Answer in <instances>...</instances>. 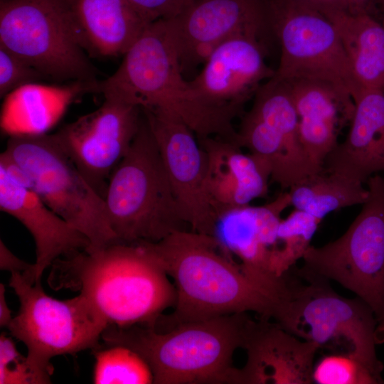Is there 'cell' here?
Masks as SVG:
<instances>
[{
    "label": "cell",
    "instance_id": "6da1fadb",
    "mask_svg": "<svg viewBox=\"0 0 384 384\" xmlns=\"http://www.w3.org/2000/svg\"><path fill=\"white\" fill-rule=\"evenodd\" d=\"M148 245L176 293L174 311L155 326L164 324L167 330L181 323L250 312L280 326L286 323L290 300L249 277L213 236L186 229Z\"/></svg>",
    "mask_w": 384,
    "mask_h": 384
},
{
    "label": "cell",
    "instance_id": "7a4b0ae2",
    "mask_svg": "<svg viewBox=\"0 0 384 384\" xmlns=\"http://www.w3.org/2000/svg\"><path fill=\"white\" fill-rule=\"evenodd\" d=\"M50 284L77 290L107 325L154 326L176 288L147 242L83 250L51 265Z\"/></svg>",
    "mask_w": 384,
    "mask_h": 384
},
{
    "label": "cell",
    "instance_id": "3957f363",
    "mask_svg": "<svg viewBox=\"0 0 384 384\" xmlns=\"http://www.w3.org/2000/svg\"><path fill=\"white\" fill-rule=\"evenodd\" d=\"M97 92L142 110L172 114L197 137L235 141L233 122L238 113L208 103L185 80L168 20L148 24L117 70L99 82Z\"/></svg>",
    "mask_w": 384,
    "mask_h": 384
},
{
    "label": "cell",
    "instance_id": "277c9868",
    "mask_svg": "<svg viewBox=\"0 0 384 384\" xmlns=\"http://www.w3.org/2000/svg\"><path fill=\"white\" fill-rule=\"evenodd\" d=\"M248 313L188 321L167 330L146 325L107 326L105 346L120 345L148 364L156 384H240L233 364L244 343Z\"/></svg>",
    "mask_w": 384,
    "mask_h": 384
},
{
    "label": "cell",
    "instance_id": "5b68a950",
    "mask_svg": "<svg viewBox=\"0 0 384 384\" xmlns=\"http://www.w3.org/2000/svg\"><path fill=\"white\" fill-rule=\"evenodd\" d=\"M104 201L116 244L156 242L186 230L144 112L127 153L110 177Z\"/></svg>",
    "mask_w": 384,
    "mask_h": 384
},
{
    "label": "cell",
    "instance_id": "8992f818",
    "mask_svg": "<svg viewBox=\"0 0 384 384\" xmlns=\"http://www.w3.org/2000/svg\"><path fill=\"white\" fill-rule=\"evenodd\" d=\"M3 153L23 170L28 188L85 236L88 250L116 245L104 198L85 179L54 134H15Z\"/></svg>",
    "mask_w": 384,
    "mask_h": 384
},
{
    "label": "cell",
    "instance_id": "52a82bcc",
    "mask_svg": "<svg viewBox=\"0 0 384 384\" xmlns=\"http://www.w3.org/2000/svg\"><path fill=\"white\" fill-rule=\"evenodd\" d=\"M9 285L19 309L8 329L27 348L30 366L50 383V360L101 346L107 323L85 297L59 300L48 295L41 284H31L21 272H12Z\"/></svg>",
    "mask_w": 384,
    "mask_h": 384
},
{
    "label": "cell",
    "instance_id": "ba28073f",
    "mask_svg": "<svg viewBox=\"0 0 384 384\" xmlns=\"http://www.w3.org/2000/svg\"><path fill=\"white\" fill-rule=\"evenodd\" d=\"M272 31L280 46L274 77L326 86L346 105L364 89L356 78L337 31L320 12L289 0H268Z\"/></svg>",
    "mask_w": 384,
    "mask_h": 384
},
{
    "label": "cell",
    "instance_id": "9c48e42d",
    "mask_svg": "<svg viewBox=\"0 0 384 384\" xmlns=\"http://www.w3.org/2000/svg\"><path fill=\"white\" fill-rule=\"evenodd\" d=\"M367 200L346 231L322 246L311 245L299 270L335 281L353 292L384 320V178L366 182Z\"/></svg>",
    "mask_w": 384,
    "mask_h": 384
},
{
    "label": "cell",
    "instance_id": "30bf717a",
    "mask_svg": "<svg viewBox=\"0 0 384 384\" xmlns=\"http://www.w3.org/2000/svg\"><path fill=\"white\" fill-rule=\"evenodd\" d=\"M0 45L48 80L97 90V70L69 32L56 0H0Z\"/></svg>",
    "mask_w": 384,
    "mask_h": 384
},
{
    "label": "cell",
    "instance_id": "8fae6325",
    "mask_svg": "<svg viewBox=\"0 0 384 384\" xmlns=\"http://www.w3.org/2000/svg\"><path fill=\"white\" fill-rule=\"evenodd\" d=\"M295 270L284 329L315 343L319 348L353 353L383 369L376 354L378 321L372 309L358 297L348 299L339 295L329 280Z\"/></svg>",
    "mask_w": 384,
    "mask_h": 384
},
{
    "label": "cell",
    "instance_id": "7c38bea8",
    "mask_svg": "<svg viewBox=\"0 0 384 384\" xmlns=\"http://www.w3.org/2000/svg\"><path fill=\"white\" fill-rule=\"evenodd\" d=\"M289 206V192H284L262 206L249 204L223 210L210 235L245 273L287 300L291 299L292 274L279 273L277 229L282 213Z\"/></svg>",
    "mask_w": 384,
    "mask_h": 384
},
{
    "label": "cell",
    "instance_id": "4fadbf2b",
    "mask_svg": "<svg viewBox=\"0 0 384 384\" xmlns=\"http://www.w3.org/2000/svg\"><path fill=\"white\" fill-rule=\"evenodd\" d=\"M104 100L97 110L54 133L64 152L103 198L110 177L127 153L143 114L135 104Z\"/></svg>",
    "mask_w": 384,
    "mask_h": 384
},
{
    "label": "cell",
    "instance_id": "5bb4252c",
    "mask_svg": "<svg viewBox=\"0 0 384 384\" xmlns=\"http://www.w3.org/2000/svg\"><path fill=\"white\" fill-rule=\"evenodd\" d=\"M183 73L203 64L212 50L239 34L266 43L274 36L268 0H193L168 20Z\"/></svg>",
    "mask_w": 384,
    "mask_h": 384
},
{
    "label": "cell",
    "instance_id": "9a60e30c",
    "mask_svg": "<svg viewBox=\"0 0 384 384\" xmlns=\"http://www.w3.org/2000/svg\"><path fill=\"white\" fill-rule=\"evenodd\" d=\"M142 111L184 221L191 230L211 235L218 213L207 191L206 155L197 136L172 114Z\"/></svg>",
    "mask_w": 384,
    "mask_h": 384
},
{
    "label": "cell",
    "instance_id": "2e32d148",
    "mask_svg": "<svg viewBox=\"0 0 384 384\" xmlns=\"http://www.w3.org/2000/svg\"><path fill=\"white\" fill-rule=\"evenodd\" d=\"M265 42L239 34L216 46L199 74L189 81L208 103L240 113L259 87L274 75L266 64Z\"/></svg>",
    "mask_w": 384,
    "mask_h": 384
},
{
    "label": "cell",
    "instance_id": "e0dca14e",
    "mask_svg": "<svg viewBox=\"0 0 384 384\" xmlns=\"http://www.w3.org/2000/svg\"><path fill=\"white\" fill-rule=\"evenodd\" d=\"M250 319L242 348L245 365L240 384H311L319 346L300 338L270 319Z\"/></svg>",
    "mask_w": 384,
    "mask_h": 384
},
{
    "label": "cell",
    "instance_id": "ac0fdd59",
    "mask_svg": "<svg viewBox=\"0 0 384 384\" xmlns=\"http://www.w3.org/2000/svg\"><path fill=\"white\" fill-rule=\"evenodd\" d=\"M0 209L18 220L33 238L36 261L22 273L31 284L41 283L45 270L58 259L90 247L85 235L50 209L33 191L15 182L1 169Z\"/></svg>",
    "mask_w": 384,
    "mask_h": 384
},
{
    "label": "cell",
    "instance_id": "d6986e66",
    "mask_svg": "<svg viewBox=\"0 0 384 384\" xmlns=\"http://www.w3.org/2000/svg\"><path fill=\"white\" fill-rule=\"evenodd\" d=\"M71 36L92 58L124 55L150 23L127 0H56Z\"/></svg>",
    "mask_w": 384,
    "mask_h": 384
},
{
    "label": "cell",
    "instance_id": "ffe728a7",
    "mask_svg": "<svg viewBox=\"0 0 384 384\" xmlns=\"http://www.w3.org/2000/svg\"><path fill=\"white\" fill-rule=\"evenodd\" d=\"M353 101L346 137L327 156L323 168L365 183L384 171V90L363 89Z\"/></svg>",
    "mask_w": 384,
    "mask_h": 384
},
{
    "label": "cell",
    "instance_id": "44dd1931",
    "mask_svg": "<svg viewBox=\"0 0 384 384\" xmlns=\"http://www.w3.org/2000/svg\"><path fill=\"white\" fill-rule=\"evenodd\" d=\"M197 138L206 155V188L218 215L267 194L270 173L261 161L232 142Z\"/></svg>",
    "mask_w": 384,
    "mask_h": 384
},
{
    "label": "cell",
    "instance_id": "7402d4cb",
    "mask_svg": "<svg viewBox=\"0 0 384 384\" xmlns=\"http://www.w3.org/2000/svg\"><path fill=\"white\" fill-rule=\"evenodd\" d=\"M285 82L298 114L302 146L311 161L322 169L326 158L339 142V129L346 122L350 124L354 107L321 84L303 80Z\"/></svg>",
    "mask_w": 384,
    "mask_h": 384
},
{
    "label": "cell",
    "instance_id": "603a6c76",
    "mask_svg": "<svg viewBox=\"0 0 384 384\" xmlns=\"http://www.w3.org/2000/svg\"><path fill=\"white\" fill-rule=\"evenodd\" d=\"M335 26L354 75L364 89L384 90V26L367 11H341L327 17Z\"/></svg>",
    "mask_w": 384,
    "mask_h": 384
},
{
    "label": "cell",
    "instance_id": "cb8c5ba5",
    "mask_svg": "<svg viewBox=\"0 0 384 384\" xmlns=\"http://www.w3.org/2000/svg\"><path fill=\"white\" fill-rule=\"evenodd\" d=\"M368 189L363 183L325 170L309 176L289 188L291 206L322 221L330 213L363 204Z\"/></svg>",
    "mask_w": 384,
    "mask_h": 384
},
{
    "label": "cell",
    "instance_id": "d4e9b609",
    "mask_svg": "<svg viewBox=\"0 0 384 384\" xmlns=\"http://www.w3.org/2000/svg\"><path fill=\"white\" fill-rule=\"evenodd\" d=\"M92 351L95 356L94 383H153V374L149 366L132 349L120 345H101Z\"/></svg>",
    "mask_w": 384,
    "mask_h": 384
},
{
    "label": "cell",
    "instance_id": "484cf974",
    "mask_svg": "<svg viewBox=\"0 0 384 384\" xmlns=\"http://www.w3.org/2000/svg\"><path fill=\"white\" fill-rule=\"evenodd\" d=\"M383 369L349 353H329L314 364L312 382L316 384H383Z\"/></svg>",
    "mask_w": 384,
    "mask_h": 384
},
{
    "label": "cell",
    "instance_id": "4316f807",
    "mask_svg": "<svg viewBox=\"0 0 384 384\" xmlns=\"http://www.w3.org/2000/svg\"><path fill=\"white\" fill-rule=\"evenodd\" d=\"M321 220L304 211L294 209L288 216L281 219L277 238L280 244L279 273L286 275L302 260L311 245V241Z\"/></svg>",
    "mask_w": 384,
    "mask_h": 384
},
{
    "label": "cell",
    "instance_id": "83f0119b",
    "mask_svg": "<svg viewBox=\"0 0 384 384\" xmlns=\"http://www.w3.org/2000/svg\"><path fill=\"white\" fill-rule=\"evenodd\" d=\"M0 383H50L30 366L26 356L18 351L14 341L5 334L0 336Z\"/></svg>",
    "mask_w": 384,
    "mask_h": 384
},
{
    "label": "cell",
    "instance_id": "f1b7e54d",
    "mask_svg": "<svg viewBox=\"0 0 384 384\" xmlns=\"http://www.w3.org/2000/svg\"><path fill=\"white\" fill-rule=\"evenodd\" d=\"M48 80L25 60L0 45V97L29 84Z\"/></svg>",
    "mask_w": 384,
    "mask_h": 384
},
{
    "label": "cell",
    "instance_id": "f546056e",
    "mask_svg": "<svg viewBox=\"0 0 384 384\" xmlns=\"http://www.w3.org/2000/svg\"><path fill=\"white\" fill-rule=\"evenodd\" d=\"M148 22L173 19L180 16L193 0H127Z\"/></svg>",
    "mask_w": 384,
    "mask_h": 384
},
{
    "label": "cell",
    "instance_id": "4dcf8cb0",
    "mask_svg": "<svg viewBox=\"0 0 384 384\" xmlns=\"http://www.w3.org/2000/svg\"><path fill=\"white\" fill-rule=\"evenodd\" d=\"M32 265L16 256L2 240H0V269L1 270L9 271L11 273H24L31 269Z\"/></svg>",
    "mask_w": 384,
    "mask_h": 384
},
{
    "label": "cell",
    "instance_id": "1f68e13d",
    "mask_svg": "<svg viewBox=\"0 0 384 384\" xmlns=\"http://www.w3.org/2000/svg\"><path fill=\"white\" fill-rule=\"evenodd\" d=\"M292 2L311 8L325 16H329L341 11H346L345 0H289Z\"/></svg>",
    "mask_w": 384,
    "mask_h": 384
},
{
    "label": "cell",
    "instance_id": "d6a6232c",
    "mask_svg": "<svg viewBox=\"0 0 384 384\" xmlns=\"http://www.w3.org/2000/svg\"><path fill=\"white\" fill-rule=\"evenodd\" d=\"M11 311L6 303L5 297V287L4 284H0V326L1 327H8L12 320Z\"/></svg>",
    "mask_w": 384,
    "mask_h": 384
},
{
    "label": "cell",
    "instance_id": "836d02e7",
    "mask_svg": "<svg viewBox=\"0 0 384 384\" xmlns=\"http://www.w3.org/2000/svg\"><path fill=\"white\" fill-rule=\"evenodd\" d=\"M369 0H345L347 11L359 13L366 11L365 7Z\"/></svg>",
    "mask_w": 384,
    "mask_h": 384
},
{
    "label": "cell",
    "instance_id": "e575fe53",
    "mask_svg": "<svg viewBox=\"0 0 384 384\" xmlns=\"http://www.w3.org/2000/svg\"><path fill=\"white\" fill-rule=\"evenodd\" d=\"M375 338L377 345L384 343V320L378 323L375 331Z\"/></svg>",
    "mask_w": 384,
    "mask_h": 384
}]
</instances>
